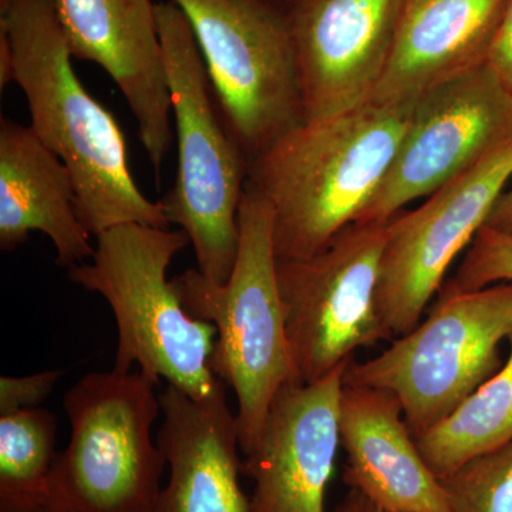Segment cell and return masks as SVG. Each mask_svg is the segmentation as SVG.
Instances as JSON below:
<instances>
[{"label":"cell","instance_id":"cell-1","mask_svg":"<svg viewBox=\"0 0 512 512\" xmlns=\"http://www.w3.org/2000/svg\"><path fill=\"white\" fill-rule=\"evenodd\" d=\"M0 39L28 101L29 126L72 173L84 228L94 237L128 222L171 228L160 202L131 175L119 123L74 73L56 0H0Z\"/></svg>","mask_w":512,"mask_h":512},{"label":"cell","instance_id":"cell-2","mask_svg":"<svg viewBox=\"0 0 512 512\" xmlns=\"http://www.w3.org/2000/svg\"><path fill=\"white\" fill-rule=\"evenodd\" d=\"M413 106L369 101L305 121L252 161L248 184L272 207L279 259L316 255L359 221L389 174Z\"/></svg>","mask_w":512,"mask_h":512},{"label":"cell","instance_id":"cell-3","mask_svg":"<svg viewBox=\"0 0 512 512\" xmlns=\"http://www.w3.org/2000/svg\"><path fill=\"white\" fill-rule=\"evenodd\" d=\"M92 258L69 268V278L86 291L100 293L117 323L114 370L140 372L160 384L208 399L224 382L212 373L210 357L217 340L212 323L185 311L167 271L190 238L183 229L128 222L97 235Z\"/></svg>","mask_w":512,"mask_h":512},{"label":"cell","instance_id":"cell-4","mask_svg":"<svg viewBox=\"0 0 512 512\" xmlns=\"http://www.w3.org/2000/svg\"><path fill=\"white\" fill-rule=\"evenodd\" d=\"M276 261L274 212L247 181L237 262L228 281L217 284L198 269L171 279L185 311L217 328L210 367L237 396L242 456L261 440L276 394L295 383Z\"/></svg>","mask_w":512,"mask_h":512},{"label":"cell","instance_id":"cell-5","mask_svg":"<svg viewBox=\"0 0 512 512\" xmlns=\"http://www.w3.org/2000/svg\"><path fill=\"white\" fill-rule=\"evenodd\" d=\"M156 18L178 147L177 177L160 204L168 222L190 238L198 271L225 284L237 262L251 161L222 119L187 16L168 0L156 3Z\"/></svg>","mask_w":512,"mask_h":512},{"label":"cell","instance_id":"cell-6","mask_svg":"<svg viewBox=\"0 0 512 512\" xmlns=\"http://www.w3.org/2000/svg\"><path fill=\"white\" fill-rule=\"evenodd\" d=\"M158 383L93 372L63 399L70 440L57 453L45 512H153L167 460L153 440Z\"/></svg>","mask_w":512,"mask_h":512},{"label":"cell","instance_id":"cell-7","mask_svg":"<svg viewBox=\"0 0 512 512\" xmlns=\"http://www.w3.org/2000/svg\"><path fill=\"white\" fill-rule=\"evenodd\" d=\"M511 333L512 282L473 292L444 285L423 322L373 359L352 362L345 383L392 392L417 439L500 370Z\"/></svg>","mask_w":512,"mask_h":512},{"label":"cell","instance_id":"cell-8","mask_svg":"<svg viewBox=\"0 0 512 512\" xmlns=\"http://www.w3.org/2000/svg\"><path fill=\"white\" fill-rule=\"evenodd\" d=\"M187 16L222 119L248 160L305 123L285 3L171 0Z\"/></svg>","mask_w":512,"mask_h":512},{"label":"cell","instance_id":"cell-9","mask_svg":"<svg viewBox=\"0 0 512 512\" xmlns=\"http://www.w3.org/2000/svg\"><path fill=\"white\" fill-rule=\"evenodd\" d=\"M387 224H353L316 255L276 261L295 383L325 379L392 339L377 312Z\"/></svg>","mask_w":512,"mask_h":512},{"label":"cell","instance_id":"cell-10","mask_svg":"<svg viewBox=\"0 0 512 512\" xmlns=\"http://www.w3.org/2000/svg\"><path fill=\"white\" fill-rule=\"evenodd\" d=\"M512 143V96L488 63L424 93L376 197L356 224H387L410 202Z\"/></svg>","mask_w":512,"mask_h":512},{"label":"cell","instance_id":"cell-11","mask_svg":"<svg viewBox=\"0 0 512 512\" xmlns=\"http://www.w3.org/2000/svg\"><path fill=\"white\" fill-rule=\"evenodd\" d=\"M512 178V143L389 221L380 259L377 312L392 338L421 322L451 264L487 224Z\"/></svg>","mask_w":512,"mask_h":512},{"label":"cell","instance_id":"cell-12","mask_svg":"<svg viewBox=\"0 0 512 512\" xmlns=\"http://www.w3.org/2000/svg\"><path fill=\"white\" fill-rule=\"evenodd\" d=\"M406 0H284L301 76L305 121L369 103Z\"/></svg>","mask_w":512,"mask_h":512},{"label":"cell","instance_id":"cell-13","mask_svg":"<svg viewBox=\"0 0 512 512\" xmlns=\"http://www.w3.org/2000/svg\"><path fill=\"white\" fill-rule=\"evenodd\" d=\"M350 365L319 382L286 383L276 394L261 440L242 457V473L254 484L251 512H326Z\"/></svg>","mask_w":512,"mask_h":512},{"label":"cell","instance_id":"cell-14","mask_svg":"<svg viewBox=\"0 0 512 512\" xmlns=\"http://www.w3.org/2000/svg\"><path fill=\"white\" fill-rule=\"evenodd\" d=\"M74 59L99 64L123 93L156 173L171 143V93L153 0H56Z\"/></svg>","mask_w":512,"mask_h":512},{"label":"cell","instance_id":"cell-15","mask_svg":"<svg viewBox=\"0 0 512 512\" xmlns=\"http://www.w3.org/2000/svg\"><path fill=\"white\" fill-rule=\"evenodd\" d=\"M339 433L349 490L394 512H453L443 481L424 460L392 392L343 384Z\"/></svg>","mask_w":512,"mask_h":512},{"label":"cell","instance_id":"cell-16","mask_svg":"<svg viewBox=\"0 0 512 512\" xmlns=\"http://www.w3.org/2000/svg\"><path fill=\"white\" fill-rule=\"evenodd\" d=\"M160 397L163 424L157 443L168 467L153 512H251L242 490L237 414L225 384L208 399H194L167 384Z\"/></svg>","mask_w":512,"mask_h":512},{"label":"cell","instance_id":"cell-17","mask_svg":"<svg viewBox=\"0 0 512 512\" xmlns=\"http://www.w3.org/2000/svg\"><path fill=\"white\" fill-rule=\"evenodd\" d=\"M508 0H406L389 63L372 100L414 104L487 63Z\"/></svg>","mask_w":512,"mask_h":512},{"label":"cell","instance_id":"cell-18","mask_svg":"<svg viewBox=\"0 0 512 512\" xmlns=\"http://www.w3.org/2000/svg\"><path fill=\"white\" fill-rule=\"evenodd\" d=\"M40 231L56 264L72 268L94 254L76 208L72 173L30 126L0 120V249L10 252Z\"/></svg>","mask_w":512,"mask_h":512},{"label":"cell","instance_id":"cell-19","mask_svg":"<svg viewBox=\"0 0 512 512\" xmlns=\"http://www.w3.org/2000/svg\"><path fill=\"white\" fill-rule=\"evenodd\" d=\"M507 340L510 355L500 370L450 416L416 439L424 460L440 480L512 440V333Z\"/></svg>","mask_w":512,"mask_h":512},{"label":"cell","instance_id":"cell-20","mask_svg":"<svg viewBox=\"0 0 512 512\" xmlns=\"http://www.w3.org/2000/svg\"><path fill=\"white\" fill-rule=\"evenodd\" d=\"M55 414L0 416V512H45L57 457Z\"/></svg>","mask_w":512,"mask_h":512},{"label":"cell","instance_id":"cell-21","mask_svg":"<svg viewBox=\"0 0 512 512\" xmlns=\"http://www.w3.org/2000/svg\"><path fill=\"white\" fill-rule=\"evenodd\" d=\"M441 481L453 512H512V440Z\"/></svg>","mask_w":512,"mask_h":512},{"label":"cell","instance_id":"cell-22","mask_svg":"<svg viewBox=\"0 0 512 512\" xmlns=\"http://www.w3.org/2000/svg\"><path fill=\"white\" fill-rule=\"evenodd\" d=\"M503 282H512V234L484 225L447 286L473 292Z\"/></svg>","mask_w":512,"mask_h":512},{"label":"cell","instance_id":"cell-23","mask_svg":"<svg viewBox=\"0 0 512 512\" xmlns=\"http://www.w3.org/2000/svg\"><path fill=\"white\" fill-rule=\"evenodd\" d=\"M62 375L60 370H46L30 376L0 377V416L40 407Z\"/></svg>","mask_w":512,"mask_h":512},{"label":"cell","instance_id":"cell-24","mask_svg":"<svg viewBox=\"0 0 512 512\" xmlns=\"http://www.w3.org/2000/svg\"><path fill=\"white\" fill-rule=\"evenodd\" d=\"M487 63L512 96V0L507 2Z\"/></svg>","mask_w":512,"mask_h":512},{"label":"cell","instance_id":"cell-25","mask_svg":"<svg viewBox=\"0 0 512 512\" xmlns=\"http://www.w3.org/2000/svg\"><path fill=\"white\" fill-rule=\"evenodd\" d=\"M485 225L512 234V185L498 197Z\"/></svg>","mask_w":512,"mask_h":512},{"label":"cell","instance_id":"cell-26","mask_svg":"<svg viewBox=\"0 0 512 512\" xmlns=\"http://www.w3.org/2000/svg\"><path fill=\"white\" fill-rule=\"evenodd\" d=\"M330 512H394L379 507L375 503L366 498L365 495L357 493L355 490H349L342 501L335 505Z\"/></svg>","mask_w":512,"mask_h":512}]
</instances>
